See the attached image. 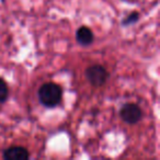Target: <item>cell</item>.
<instances>
[{
    "mask_svg": "<svg viewBox=\"0 0 160 160\" xmlns=\"http://www.w3.org/2000/svg\"><path fill=\"white\" fill-rule=\"evenodd\" d=\"M9 98V87L5 79L0 77V103H5Z\"/></svg>",
    "mask_w": 160,
    "mask_h": 160,
    "instance_id": "obj_7",
    "label": "cell"
},
{
    "mask_svg": "<svg viewBox=\"0 0 160 160\" xmlns=\"http://www.w3.org/2000/svg\"><path fill=\"white\" fill-rule=\"evenodd\" d=\"M120 116L126 124L135 125L142 121V111L136 103H125L120 110Z\"/></svg>",
    "mask_w": 160,
    "mask_h": 160,
    "instance_id": "obj_3",
    "label": "cell"
},
{
    "mask_svg": "<svg viewBox=\"0 0 160 160\" xmlns=\"http://www.w3.org/2000/svg\"><path fill=\"white\" fill-rule=\"evenodd\" d=\"M76 41L80 46H90L94 41V34L89 27L82 25V27L78 28L77 32H76Z\"/></svg>",
    "mask_w": 160,
    "mask_h": 160,
    "instance_id": "obj_5",
    "label": "cell"
},
{
    "mask_svg": "<svg viewBox=\"0 0 160 160\" xmlns=\"http://www.w3.org/2000/svg\"><path fill=\"white\" fill-rule=\"evenodd\" d=\"M139 18H140L139 12L132 11L131 13H128L126 17L123 18L121 24H122L123 27H129V25H133V24H135V23H137L138 20H139Z\"/></svg>",
    "mask_w": 160,
    "mask_h": 160,
    "instance_id": "obj_6",
    "label": "cell"
},
{
    "mask_svg": "<svg viewBox=\"0 0 160 160\" xmlns=\"http://www.w3.org/2000/svg\"><path fill=\"white\" fill-rule=\"evenodd\" d=\"M86 78L88 82L93 87H102L109 80L110 73L104 66L99 64H94L87 67L85 71Z\"/></svg>",
    "mask_w": 160,
    "mask_h": 160,
    "instance_id": "obj_2",
    "label": "cell"
},
{
    "mask_svg": "<svg viewBox=\"0 0 160 160\" xmlns=\"http://www.w3.org/2000/svg\"><path fill=\"white\" fill-rule=\"evenodd\" d=\"M2 158L5 160H28L30 152L22 146H12L3 150Z\"/></svg>",
    "mask_w": 160,
    "mask_h": 160,
    "instance_id": "obj_4",
    "label": "cell"
},
{
    "mask_svg": "<svg viewBox=\"0 0 160 160\" xmlns=\"http://www.w3.org/2000/svg\"><path fill=\"white\" fill-rule=\"evenodd\" d=\"M38 99L46 109H54L60 104L62 99V89L55 82H45L38 88Z\"/></svg>",
    "mask_w": 160,
    "mask_h": 160,
    "instance_id": "obj_1",
    "label": "cell"
}]
</instances>
